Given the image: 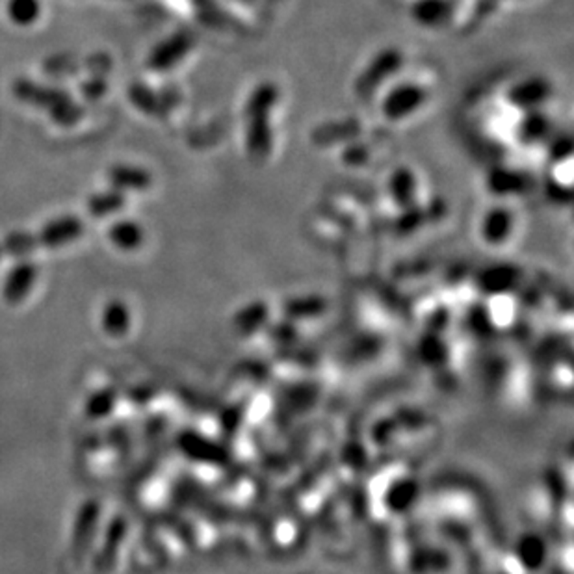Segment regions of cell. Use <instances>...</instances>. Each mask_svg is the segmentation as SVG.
Masks as SVG:
<instances>
[{"mask_svg":"<svg viewBox=\"0 0 574 574\" xmlns=\"http://www.w3.org/2000/svg\"><path fill=\"white\" fill-rule=\"evenodd\" d=\"M34 281H35V268L32 266V262H21L8 273L5 281V289H3L5 300L14 305L21 303L32 291Z\"/></svg>","mask_w":574,"mask_h":574,"instance_id":"7a4b0ae2","label":"cell"},{"mask_svg":"<svg viewBox=\"0 0 574 574\" xmlns=\"http://www.w3.org/2000/svg\"><path fill=\"white\" fill-rule=\"evenodd\" d=\"M108 234L117 248H123V250L134 248V245H138L142 240L140 229L134 223H117L108 231Z\"/></svg>","mask_w":574,"mask_h":574,"instance_id":"8992f818","label":"cell"},{"mask_svg":"<svg viewBox=\"0 0 574 574\" xmlns=\"http://www.w3.org/2000/svg\"><path fill=\"white\" fill-rule=\"evenodd\" d=\"M0 257H3V250H0Z\"/></svg>","mask_w":574,"mask_h":574,"instance_id":"30bf717a","label":"cell"},{"mask_svg":"<svg viewBox=\"0 0 574 574\" xmlns=\"http://www.w3.org/2000/svg\"><path fill=\"white\" fill-rule=\"evenodd\" d=\"M39 12L41 5L37 0H10L8 3V15L19 25H28L35 21Z\"/></svg>","mask_w":574,"mask_h":574,"instance_id":"52a82bcc","label":"cell"},{"mask_svg":"<svg viewBox=\"0 0 574 574\" xmlns=\"http://www.w3.org/2000/svg\"><path fill=\"white\" fill-rule=\"evenodd\" d=\"M131 325V314L121 302H110L103 312V327L112 337L123 335Z\"/></svg>","mask_w":574,"mask_h":574,"instance_id":"277c9868","label":"cell"},{"mask_svg":"<svg viewBox=\"0 0 574 574\" xmlns=\"http://www.w3.org/2000/svg\"><path fill=\"white\" fill-rule=\"evenodd\" d=\"M82 231H84V225H82L78 218L74 216L60 218L44 227V231L37 234V242L39 245H49V248H54V245H64L76 240L82 234Z\"/></svg>","mask_w":574,"mask_h":574,"instance_id":"6da1fadb","label":"cell"},{"mask_svg":"<svg viewBox=\"0 0 574 574\" xmlns=\"http://www.w3.org/2000/svg\"><path fill=\"white\" fill-rule=\"evenodd\" d=\"M121 195L117 193H101V195H95L92 201H90V211L95 214V216H106V214H112L115 211L121 209Z\"/></svg>","mask_w":574,"mask_h":574,"instance_id":"9c48e42d","label":"cell"},{"mask_svg":"<svg viewBox=\"0 0 574 574\" xmlns=\"http://www.w3.org/2000/svg\"><path fill=\"white\" fill-rule=\"evenodd\" d=\"M37 245H39L37 236L25 234V233H15V234H10L5 240V245L0 250H3V253H8L12 257H25V255L32 253L37 248Z\"/></svg>","mask_w":574,"mask_h":574,"instance_id":"5b68a950","label":"cell"},{"mask_svg":"<svg viewBox=\"0 0 574 574\" xmlns=\"http://www.w3.org/2000/svg\"><path fill=\"white\" fill-rule=\"evenodd\" d=\"M114 403H115L114 392L112 391H101V392L94 394L92 400L88 401V407H86L88 415L92 419H103V417H106L112 411Z\"/></svg>","mask_w":574,"mask_h":574,"instance_id":"ba28073f","label":"cell"},{"mask_svg":"<svg viewBox=\"0 0 574 574\" xmlns=\"http://www.w3.org/2000/svg\"><path fill=\"white\" fill-rule=\"evenodd\" d=\"M97 504L95 502H88L86 506H82L80 515L76 519L74 524V538H73V549L74 550H86L92 538H94V529L97 524Z\"/></svg>","mask_w":574,"mask_h":574,"instance_id":"3957f363","label":"cell"}]
</instances>
